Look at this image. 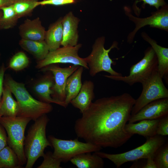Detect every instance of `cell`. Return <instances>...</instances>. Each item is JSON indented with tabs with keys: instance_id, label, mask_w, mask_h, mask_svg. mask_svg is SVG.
<instances>
[{
	"instance_id": "1",
	"label": "cell",
	"mask_w": 168,
	"mask_h": 168,
	"mask_svg": "<svg viewBox=\"0 0 168 168\" xmlns=\"http://www.w3.org/2000/svg\"><path fill=\"white\" fill-rule=\"evenodd\" d=\"M135 100L125 93L92 102L75 122L76 135L101 148L120 147L133 135L126 131L125 126Z\"/></svg>"
},
{
	"instance_id": "2",
	"label": "cell",
	"mask_w": 168,
	"mask_h": 168,
	"mask_svg": "<svg viewBox=\"0 0 168 168\" xmlns=\"http://www.w3.org/2000/svg\"><path fill=\"white\" fill-rule=\"evenodd\" d=\"M4 83L9 87L16 99L18 105L17 116L28 118L35 121L52 110L53 108L50 104L34 99L24 84L16 81L9 76L6 77Z\"/></svg>"
},
{
	"instance_id": "3",
	"label": "cell",
	"mask_w": 168,
	"mask_h": 168,
	"mask_svg": "<svg viewBox=\"0 0 168 168\" xmlns=\"http://www.w3.org/2000/svg\"><path fill=\"white\" fill-rule=\"evenodd\" d=\"M46 114L35 121L25 137L24 151L27 159L26 168H32L37 160L43 156L45 148L52 146L46 136V128L49 121Z\"/></svg>"
},
{
	"instance_id": "4",
	"label": "cell",
	"mask_w": 168,
	"mask_h": 168,
	"mask_svg": "<svg viewBox=\"0 0 168 168\" xmlns=\"http://www.w3.org/2000/svg\"><path fill=\"white\" fill-rule=\"evenodd\" d=\"M147 138L146 142L142 145L124 153L111 154L99 151L95 152L103 158L109 160L117 168H119L128 162L141 159L154 158L156 151L164 144L165 141L164 138L158 135Z\"/></svg>"
},
{
	"instance_id": "5",
	"label": "cell",
	"mask_w": 168,
	"mask_h": 168,
	"mask_svg": "<svg viewBox=\"0 0 168 168\" xmlns=\"http://www.w3.org/2000/svg\"><path fill=\"white\" fill-rule=\"evenodd\" d=\"M105 42V38L104 36L97 38L92 45L90 54L84 58L88 67L90 75L93 77L98 73L104 71L108 72L112 76H122L121 73L115 71L112 68V65L115 64V63L110 57L109 54L112 49H119L118 42L114 41L110 47L107 49L104 47Z\"/></svg>"
},
{
	"instance_id": "6",
	"label": "cell",
	"mask_w": 168,
	"mask_h": 168,
	"mask_svg": "<svg viewBox=\"0 0 168 168\" xmlns=\"http://www.w3.org/2000/svg\"><path fill=\"white\" fill-rule=\"evenodd\" d=\"M31 119L19 116L1 117L0 124L7 134V145L17 155L21 165L26 163L24 151L25 133L26 127Z\"/></svg>"
},
{
	"instance_id": "7",
	"label": "cell",
	"mask_w": 168,
	"mask_h": 168,
	"mask_svg": "<svg viewBox=\"0 0 168 168\" xmlns=\"http://www.w3.org/2000/svg\"><path fill=\"white\" fill-rule=\"evenodd\" d=\"M157 70H158L157 58L152 48L149 47L145 50L143 58L131 67L128 75L104 76L112 80L123 82L130 86H132L137 83H141Z\"/></svg>"
},
{
	"instance_id": "8",
	"label": "cell",
	"mask_w": 168,
	"mask_h": 168,
	"mask_svg": "<svg viewBox=\"0 0 168 168\" xmlns=\"http://www.w3.org/2000/svg\"><path fill=\"white\" fill-rule=\"evenodd\" d=\"M48 140L54 149L53 155L61 162L66 163L79 154L100 151L101 147L88 142L79 141L77 138L63 140L52 135Z\"/></svg>"
},
{
	"instance_id": "9",
	"label": "cell",
	"mask_w": 168,
	"mask_h": 168,
	"mask_svg": "<svg viewBox=\"0 0 168 168\" xmlns=\"http://www.w3.org/2000/svg\"><path fill=\"white\" fill-rule=\"evenodd\" d=\"M141 84L142 90L139 96L135 100L131 115L135 114L144 106L152 101L168 98V90L165 86L158 70L154 72Z\"/></svg>"
},
{
	"instance_id": "10",
	"label": "cell",
	"mask_w": 168,
	"mask_h": 168,
	"mask_svg": "<svg viewBox=\"0 0 168 168\" xmlns=\"http://www.w3.org/2000/svg\"><path fill=\"white\" fill-rule=\"evenodd\" d=\"M125 13L131 21L135 24V27L130 32L127 37V42L132 44L137 32L141 28L147 25L153 28H156L168 31V6L167 5L152 12L151 16L142 18L134 16L130 9L127 7L124 8Z\"/></svg>"
},
{
	"instance_id": "11",
	"label": "cell",
	"mask_w": 168,
	"mask_h": 168,
	"mask_svg": "<svg viewBox=\"0 0 168 168\" xmlns=\"http://www.w3.org/2000/svg\"><path fill=\"white\" fill-rule=\"evenodd\" d=\"M82 46V44H78L73 46H63L49 52L44 59L38 62L36 68L41 69L53 64L69 63L88 69L84 58L80 57L78 55V51Z\"/></svg>"
},
{
	"instance_id": "12",
	"label": "cell",
	"mask_w": 168,
	"mask_h": 168,
	"mask_svg": "<svg viewBox=\"0 0 168 168\" xmlns=\"http://www.w3.org/2000/svg\"><path fill=\"white\" fill-rule=\"evenodd\" d=\"M79 66L73 65L62 68L55 64H53L42 68L44 71H50L54 75V83L52 88L53 93L52 96L53 99L60 101H64L66 98L65 87L67 79Z\"/></svg>"
},
{
	"instance_id": "13",
	"label": "cell",
	"mask_w": 168,
	"mask_h": 168,
	"mask_svg": "<svg viewBox=\"0 0 168 168\" xmlns=\"http://www.w3.org/2000/svg\"><path fill=\"white\" fill-rule=\"evenodd\" d=\"M168 114V98L152 101L141 108L137 113L131 115L128 122L134 123L144 119H161Z\"/></svg>"
},
{
	"instance_id": "14",
	"label": "cell",
	"mask_w": 168,
	"mask_h": 168,
	"mask_svg": "<svg viewBox=\"0 0 168 168\" xmlns=\"http://www.w3.org/2000/svg\"><path fill=\"white\" fill-rule=\"evenodd\" d=\"M47 71V73L34 85L33 89L35 92L42 102L49 104L54 103L67 107L64 102L58 101L52 97L54 78L51 72Z\"/></svg>"
},
{
	"instance_id": "15",
	"label": "cell",
	"mask_w": 168,
	"mask_h": 168,
	"mask_svg": "<svg viewBox=\"0 0 168 168\" xmlns=\"http://www.w3.org/2000/svg\"><path fill=\"white\" fill-rule=\"evenodd\" d=\"M80 19L70 12L62 18L63 26V46H75L77 44L79 35L77 30Z\"/></svg>"
},
{
	"instance_id": "16",
	"label": "cell",
	"mask_w": 168,
	"mask_h": 168,
	"mask_svg": "<svg viewBox=\"0 0 168 168\" xmlns=\"http://www.w3.org/2000/svg\"><path fill=\"white\" fill-rule=\"evenodd\" d=\"M21 39L36 41L44 40L46 30L39 17L27 19L19 27Z\"/></svg>"
},
{
	"instance_id": "17",
	"label": "cell",
	"mask_w": 168,
	"mask_h": 168,
	"mask_svg": "<svg viewBox=\"0 0 168 168\" xmlns=\"http://www.w3.org/2000/svg\"><path fill=\"white\" fill-rule=\"evenodd\" d=\"M142 39L151 45L156 56L158 70L161 76L168 83V48L158 45L145 32L141 33Z\"/></svg>"
},
{
	"instance_id": "18",
	"label": "cell",
	"mask_w": 168,
	"mask_h": 168,
	"mask_svg": "<svg viewBox=\"0 0 168 168\" xmlns=\"http://www.w3.org/2000/svg\"><path fill=\"white\" fill-rule=\"evenodd\" d=\"M94 88L93 82L85 81L78 94L70 102L74 107L80 110L82 114L87 110L95 98Z\"/></svg>"
},
{
	"instance_id": "19",
	"label": "cell",
	"mask_w": 168,
	"mask_h": 168,
	"mask_svg": "<svg viewBox=\"0 0 168 168\" xmlns=\"http://www.w3.org/2000/svg\"><path fill=\"white\" fill-rule=\"evenodd\" d=\"M160 119H144L134 124L128 123L125 129L129 133L137 134L147 138L153 137L156 134V130Z\"/></svg>"
},
{
	"instance_id": "20",
	"label": "cell",
	"mask_w": 168,
	"mask_h": 168,
	"mask_svg": "<svg viewBox=\"0 0 168 168\" xmlns=\"http://www.w3.org/2000/svg\"><path fill=\"white\" fill-rule=\"evenodd\" d=\"M60 17L49 26L46 31L44 41L49 52L54 51L60 47L63 40V26Z\"/></svg>"
},
{
	"instance_id": "21",
	"label": "cell",
	"mask_w": 168,
	"mask_h": 168,
	"mask_svg": "<svg viewBox=\"0 0 168 168\" xmlns=\"http://www.w3.org/2000/svg\"><path fill=\"white\" fill-rule=\"evenodd\" d=\"M83 67L80 66L67 79L65 87L66 106L78 94L82 85V76Z\"/></svg>"
},
{
	"instance_id": "22",
	"label": "cell",
	"mask_w": 168,
	"mask_h": 168,
	"mask_svg": "<svg viewBox=\"0 0 168 168\" xmlns=\"http://www.w3.org/2000/svg\"><path fill=\"white\" fill-rule=\"evenodd\" d=\"M18 105L13 98L9 87L4 85L0 104V117H14L17 116Z\"/></svg>"
},
{
	"instance_id": "23",
	"label": "cell",
	"mask_w": 168,
	"mask_h": 168,
	"mask_svg": "<svg viewBox=\"0 0 168 168\" xmlns=\"http://www.w3.org/2000/svg\"><path fill=\"white\" fill-rule=\"evenodd\" d=\"M19 44L23 49L32 54L39 61L44 59L49 52L44 40L36 41L21 39Z\"/></svg>"
},
{
	"instance_id": "24",
	"label": "cell",
	"mask_w": 168,
	"mask_h": 168,
	"mask_svg": "<svg viewBox=\"0 0 168 168\" xmlns=\"http://www.w3.org/2000/svg\"><path fill=\"white\" fill-rule=\"evenodd\" d=\"M82 153L78 155L70 161L78 168H102L104 162L103 158L95 152Z\"/></svg>"
},
{
	"instance_id": "25",
	"label": "cell",
	"mask_w": 168,
	"mask_h": 168,
	"mask_svg": "<svg viewBox=\"0 0 168 168\" xmlns=\"http://www.w3.org/2000/svg\"><path fill=\"white\" fill-rule=\"evenodd\" d=\"M18 157L9 146H7L0 151V168L21 167Z\"/></svg>"
},
{
	"instance_id": "26",
	"label": "cell",
	"mask_w": 168,
	"mask_h": 168,
	"mask_svg": "<svg viewBox=\"0 0 168 168\" xmlns=\"http://www.w3.org/2000/svg\"><path fill=\"white\" fill-rule=\"evenodd\" d=\"M2 16L0 20V29H7L13 27L19 19L12 5L2 8Z\"/></svg>"
},
{
	"instance_id": "27",
	"label": "cell",
	"mask_w": 168,
	"mask_h": 168,
	"mask_svg": "<svg viewBox=\"0 0 168 168\" xmlns=\"http://www.w3.org/2000/svg\"><path fill=\"white\" fill-rule=\"evenodd\" d=\"M38 1V0H15L12 5L19 19L31 13L39 6Z\"/></svg>"
},
{
	"instance_id": "28",
	"label": "cell",
	"mask_w": 168,
	"mask_h": 168,
	"mask_svg": "<svg viewBox=\"0 0 168 168\" xmlns=\"http://www.w3.org/2000/svg\"><path fill=\"white\" fill-rule=\"evenodd\" d=\"M28 58L25 53L19 52L14 55L11 59L8 67L18 71L26 68L29 65Z\"/></svg>"
},
{
	"instance_id": "29",
	"label": "cell",
	"mask_w": 168,
	"mask_h": 168,
	"mask_svg": "<svg viewBox=\"0 0 168 168\" xmlns=\"http://www.w3.org/2000/svg\"><path fill=\"white\" fill-rule=\"evenodd\" d=\"M164 144L157 150L154 157L157 168H168V145Z\"/></svg>"
},
{
	"instance_id": "30",
	"label": "cell",
	"mask_w": 168,
	"mask_h": 168,
	"mask_svg": "<svg viewBox=\"0 0 168 168\" xmlns=\"http://www.w3.org/2000/svg\"><path fill=\"white\" fill-rule=\"evenodd\" d=\"M43 161L37 168H61V162L58 159L54 157L53 153L48 151L44 154L43 156Z\"/></svg>"
},
{
	"instance_id": "31",
	"label": "cell",
	"mask_w": 168,
	"mask_h": 168,
	"mask_svg": "<svg viewBox=\"0 0 168 168\" xmlns=\"http://www.w3.org/2000/svg\"><path fill=\"white\" fill-rule=\"evenodd\" d=\"M156 134L161 136L168 135V115L160 119L156 130Z\"/></svg>"
},
{
	"instance_id": "32",
	"label": "cell",
	"mask_w": 168,
	"mask_h": 168,
	"mask_svg": "<svg viewBox=\"0 0 168 168\" xmlns=\"http://www.w3.org/2000/svg\"><path fill=\"white\" fill-rule=\"evenodd\" d=\"M75 0H43L39 1L38 6H44L52 5L55 6H59L74 3Z\"/></svg>"
},
{
	"instance_id": "33",
	"label": "cell",
	"mask_w": 168,
	"mask_h": 168,
	"mask_svg": "<svg viewBox=\"0 0 168 168\" xmlns=\"http://www.w3.org/2000/svg\"><path fill=\"white\" fill-rule=\"evenodd\" d=\"M141 2H143L142 7L144 8L146 4L154 7L157 10L159 9L160 7L167 5L164 0H139L136 1L135 4Z\"/></svg>"
},
{
	"instance_id": "34",
	"label": "cell",
	"mask_w": 168,
	"mask_h": 168,
	"mask_svg": "<svg viewBox=\"0 0 168 168\" xmlns=\"http://www.w3.org/2000/svg\"><path fill=\"white\" fill-rule=\"evenodd\" d=\"M7 145V138L5 130L0 124V151Z\"/></svg>"
},
{
	"instance_id": "35",
	"label": "cell",
	"mask_w": 168,
	"mask_h": 168,
	"mask_svg": "<svg viewBox=\"0 0 168 168\" xmlns=\"http://www.w3.org/2000/svg\"><path fill=\"white\" fill-rule=\"evenodd\" d=\"M6 70V68L4 65L2 64L0 67V104L3 87L4 75Z\"/></svg>"
},
{
	"instance_id": "36",
	"label": "cell",
	"mask_w": 168,
	"mask_h": 168,
	"mask_svg": "<svg viewBox=\"0 0 168 168\" xmlns=\"http://www.w3.org/2000/svg\"><path fill=\"white\" fill-rule=\"evenodd\" d=\"M142 167L143 168H157L154 160L153 158L152 157L147 159L146 163Z\"/></svg>"
},
{
	"instance_id": "37",
	"label": "cell",
	"mask_w": 168,
	"mask_h": 168,
	"mask_svg": "<svg viewBox=\"0 0 168 168\" xmlns=\"http://www.w3.org/2000/svg\"><path fill=\"white\" fill-rule=\"evenodd\" d=\"M15 0H0V10L3 7L12 5Z\"/></svg>"
},
{
	"instance_id": "38",
	"label": "cell",
	"mask_w": 168,
	"mask_h": 168,
	"mask_svg": "<svg viewBox=\"0 0 168 168\" xmlns=\"http://www.w3.org/2000/svg\"><path fill=\"white\" fill-rule=\"evenodd\" d=\"M2 12L1 10H0V20L2 16Z\"/></svg>"
}]
</instances>
